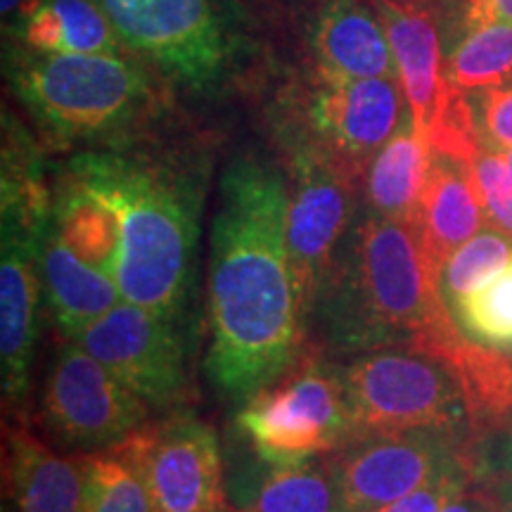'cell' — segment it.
I'll return each mask as SVG.
<instances>
[{"mask_svg": "<svg viewBox=\"0 0 512 512\" xmlns=\"http://www.w3.org/2000/svg\"><path fill=\"white\" fill-rule=\"evenodd\" d=\"M503 157H505V162H508L510 174H512V147H510V150H503Z\"/></svg>", "mask_w": 512, "mask_h": 512, "instance_id": "cell-37", "label": "cell"}, {"mask_svg": "<svg viewBox=\"0 0 512 512\" xmlns=\"http://www.w3.org/2000/svg\"><path fill=\"white\" fill-rule=\"evenodd\" d=\"M79 512H155L140 465L126 441L86 456V486Z\"/></svg>", "mask_w": 512, "mask_h": 512, "instance_id": "cell-25", "label": "cell"}, {"mask_svg": "<svg viewBox=\"0 0 512 512\" xmlns=\"http://www.w3.org/2000/svg\"><path fill=\"white\" fill-rule=\"evenodd\" d=\"M128 53L195 93H211L238 60L219 0H95Z\"/></svg>", "mask_w": 512, "mask_h": 512, "instance_id": "cell-7", "label": "cell"}, {"mask_svg": "<svg viewBox=\"0 0 512 512\" xmlns=\"http://www.w3.org/2000/svg\"><path fill=\"white\" fill-rule=\"evenodd\" d=\"M453 316L413 223L368 211L339 247L311 318L332 354L358 356L415 349Z\"/></svg>", "mask_w": 512, "mask_h": 512, "instance_id": "cell-3", "label": "cell"}, {"mask_svg": "<svg viewBox=\"0 0 512 512\" xmlns=\"http://www.w3.org/2000/svg\"><path fill=\"white\" fill-rule=\"evenodd\" d=\"M219 512H233V510H228V508H221Z\"/></svg>", "mask_w": 512, "mask_h": 512, "instance_id": "cell-38", "label": "cell"}, {"mask_svg": "<svg viewBox=\"0 0 512 512\" xmlns=\"http://www.w3.org/2000/svg\"><path fill=\"white\" fill-rule=\"evenodd\" d=\"M238 422L268 465L337 453L349 444L339 370L318 351L306 349L290 373L245 401Z\"/></svg>", "mask_w": 512, "mask_h": 512, "instance_id": "cell-8", "label": "cell"}, {"mask_svg": "<svg viewBox=\"0 0 512 512\" xmlns=\"http://www.w3.org/2000/svg\"><path fill=\"white\" fill-rule=\"evenodd\" d=\"M446 74L465 93L512 86V24L491 22L465 31L446 57Z\"/></svg>", "mask_w": 512, "mask_h": 512, "instance_id": "cell-26", "label": "cell"}, {"mask_svg": "<svg viewBox=\"0 0 512 512\" xmlns=\"http://www.w3.org/2000/svg\"><path fill=\"white\" fill-rule=\"evenodd\" d=\"M403 98L399 76L344 79L316 69L285 98L278 140L283 150H313L363 181L380 147L408 119Z\"/></svg>", "mask_w": 512, "mask_h": 512, "instance_id": "cell-5", "label": "cell"}, {"mask_svg": "<svg viewBox=\"0 0 512 512\" xmlns=\"http://www.w3.org/2000/svg\"><path fill=\"white\" fill-rule=\"evenodd\" d=\"M311 48L316 69L344 79L399 76L387 31L363 0H330L313 24Z\"/></svg>", "mask_w": 512, "mask_h": 512, "instance_id": "cell-16", "label": "cell"}, {"mask_svg": "<svg viewBox=\"0 0 512 512\" xmlns=\"http://www.w3.org/2000/svg\"><path fill=\"white\" fill-rule=\"evenodd\" d=\"M285 157L290 174L287 252L299 309L311 325L320 292L351 230L361 181L313 150H285Z\"/></svg>", "mask_w": 512, "mask_h": 512, "instance_id": "cell-10", "label": "cell"}, {"mask_svg": "<svg viewBox=\"0 0 512 512\" xmlns=\"http://www.w3.org/2000/svg\"><path fill=\"white\" fill-rule=\"evenodd\" d=\"M50 228L86 264L114 278L121 249V226L117 214L105 202L60 178L53 195Z\"/></svg>", "mask_w": 512, "mask_h": 512, "instance_id": "cell-23", "label": "cell"}, {"mask_svg": "<svg viewBox=\"0 0 512 512\" xmlns=\"http://www.w3.org/2000/svg\"><path fill=\"white\" fill-rule=\"evenodd\" d=\"M5 477L19 512H79L86 486V456H62L22 422L5 434Z\"/></svg>", "mask_w": 512, "mask_h": 512, "instance_id": "cell-18", "label": "cell"}, {"mask_svg": "<svg viewBox=\"0 0 512 512\" xmlns=\"http://www.w3.org/2000/svg\"><path fill=\"white\" fill-rule=\"evenodd\" d=\"M245 512H342L332 453L271 465Z\"/></svg>", "mask_w": 512, "mask_h": 512, "instance_id": "cell-24", "label": "cell"}, {"mask_svg": "<svg viewBox=\"0 0 512 512\" xmlns=\"http://www.w3.org/2000/svg\"><path fill=\"white\" fill-rule=\"evenodd\" d=\"M8 81L57 147L131 143L162 110L155 79L124 55L15 50Z\"/></svg>", "mask_w": 512, "mask_h": 512, "instance_id": "cell-4", "label": "cell"}, {"mask_svg": "<svg viewBox=\"0 0 512 512\" xmlns=\"http://www.w3.org/2000/svg\"><path fill=\"white\" fill-rule=\"evenodd\" d=\"M143 472L155 512H219L223 472L216 432L188 411L147 422L126 441Z\"/></svg>", "mask_w": 512, "mask_h": 512, "instance_id": "cell-13", "label": "cell"}, {"mask_svg": "<svg viewBox=\"0 0 512 512\" xmlns=\"http://www.w3.org/2000/svg\"><path fill=\"white\" fill-rule=\"evenodd\" d=\"M465 166L482 204L486 226L512 238V174L503 152L482 145Z\"/></svg>", "mask_w": 512, "mask_h": 512, "instance_id": "cell-29", "label": "cell"}, {"mask_svg": "<svg viewBox=\"0 0 512 512\" xmlns=\"http://www.w3.org/2000/svg\"><path fill=\"white\" fill-rule=\"evenodd\" d=\"M396 3H411V5H422V8H425V5L432 3V0H396Z\"/></svg>", "mask_w": 512, "mask_h": 512, "instance_id": "cell-36", "label": "cell"}, {"mask_svg": "<svg viewBox=\"0 0 512 512\" xmlns=\"http://www.w3.org/2000/svg\"><path fill=\"white\" fill-rule=\"evenodd\" d=\"M207 171L138 140L69 159L60 178L91 192L121 226L114 268L124 302L181 320L195 287Z\"/></svg>", "mask_w": 512, "mask_h": 512, "instance_id": "cell-2", "label": "cell"}, {"mask_svg": "<svg viewBox=\"0 0 512 512\" xmlns=\"http://www.w3.org/2000/svg\"><path fill=\"white\" fill-rule=\"evenodd\" d=\"M41 273L50 316L69 342L124 299L117 280L86 264L72 247L57 238L50 223L41 247Z\"/></svg>", "mask_w": 512, "mask_h": 512, "instance_id": "cell-19", "label": "cell"}, {"mask_svg": "<svg viewBox=\"0 0 512 512\" xmlns=\"http://www.w3.org/2000/svg\"><path fill=\"white\" fill-rule=\"evenodd\" d=\"M484 479L491 484V489L496 491V496L501 498L505 512H512V432L505 439L501 460L494 472L489 470L484 463Z\"/></svg>", "mask_w": 512, "mask_h": 512, "instance_id": "cell-34", "label": "cell"}, {"mask_svg": "<svg viewBox=\"0 0 512 512\" xmlns=\"http://www.w3.org/2000/svg\"><path fill=\"white\" fill-rule=\"evenodd\" d=\"M441 512H505L501 498L484 479V472L470 486H465L460 494L448 501Z\"/></svg>", "mask_w": 512, "mask_h": 512, "instance_id": "cell-32", "label": "cell"}, {"mask_svg": "<svg viewBox=\"0 0 512 512\" xmlns=\"http://www.w3.org/2000/svg\"><path fill=\"white\" fill-rule=\"evenodd\" d=\"M512 261V238L498 230H484L467 240L441 271V292L451 309L489 275Z\"/></svg>", "mask_w": 512, "mask_h": 512, "instance_id": "cell-28", "label": "cell"}, {"mask_svg": "<svg viewBox=\"0 0 512 512\" xmlns=\"http://www.w3.org/2000/svg\"><path fill=\"white\" fill-rule=\"evenodd\" d=\"M475 110L477 131L482 145L494 150L512 147V86H496L475 91L470 98Z\"/></svg>", "mask_w": 512, "mask_h": 512, "instance_id": "cell-31", "label": "cell"}, {"mask_svg": "<svg viewBox=\"0 0 512 512\" xmlns=\"http://www.w3.org/2000/svg\"><path fill=\"white\" fill-rule=\"evenodd\" d=\"M152 408L76 342L57 349L41 392V425L67 451H112L143 430Z\"/></svg>", "mask_w": 512, "mask_h": 512, "instance_id": "cell-9", "label": "cell"}, {"mask_svg": "<svg viewBox=\"0 0 512 512\" xmlns=\"http://www.w3.org/2000/svg\"><path fill=\"white\" fill-rule=\"evenodd\" d=\"M349 441L413 430L470 432L465 396L437 358L408 347L351 356L339 370Z\"/></svg>", "mask_w": 512, "mask_h": 512, "instance_id": "cell-6", "label": "cell"}, {"mask_svg": "<svg viewBox=\"0 0 512 512\" xmlns=\"http://www.w3.org/2000/svg\"><path fill=\"white\" fill-rule=\"evenodd\" d=\"M152 411L178 413L192 401L188 347L178 320L121 302L74 339Z\"/></svg>", "mask_w": 512, "mask_h": 512, "instance_id": "cell-12", "label": "cell"}, {"mask_svg": "<svg viewBox=\"0 0 512 512\" xmlns=\"http://www.w3.org/2000/svg\"><path fill=\"white\" fill-rule=\"evenodd\" d=\"M3 512H8V510H5V508H3Z\"/></svg>", "mask_w": 512, "mask_h": 512, "instance_id": "cell-39", "label": "cell"}, {"mask_svg": "<svg viewBox=\"0 0 512 512\" xmlns=\"http://www.w3.org/2000/svg\"><path fill=\"white\" fill-rule=\"evenodd\" d=\"M456 320L479 344L512 351V261L453 306Z\"/></svg>", "mask_w": 512, "mask_h": 512, "instance_id": "cell-27", "label": "cell"}, {"mask_svg": "<svg viewBox=\"0 0 512 512\" xmlns=\"http://www.w3.org/2000/svg\"><path fill=\"white\" fill-rule=\"evenodd\" d=\"M456 377L465 396L475 437L501 430L512 420V361L503 351L479 344L463 328L434 344L427 354Z\"/></svg>", "mask_w": 512, "mask_h": 512, "instance_id": "cell-20", "label": "cell"}, {"mask_svg": "<svg viewBox=\"0 0 512 512\" xmlns=\"http://www.w3.org/2000/svg\"><path fill=\"white\" fill-rule=\"evenodd\" d=\"M19 34L29 48L41 53L121 55L124 50L95 0H36Z\"/></svg>", "mask_w": 512, "mask_h": 512, "instance_id": "cell-22", "label": "cell"}, {"mask_svg": "<svg viewBox=\"0 0 512 512\" xmlns=\"http://www.w3.org/2000/svg\"><path fill=\"white\" fill-rule=\"evenodd\" d=\"M484 472V458L470 460V463H460L456 467H448L432 482H427L420 489L411 491L408 496L399 501L384 505L375 512H441L448 501H453L465 486H470Z\"/></svg>", "mask_w": 512, "mask_h": 512, "instance_id": "cell-30", "label": "cell"}, {"mask_svg": "<svg viewBox=\"0 0 512 512\" xmlns=\"http://www.w3.org/2000/svg\"><path fill=\"white\" fill-rule=\"evenodd\" d=\"M484 221L482 204L467 166L453 159L434 155L425 192L415 216L420 252L430 273L441 283L446 261L479 233Z\"/></svg>", "mask_w": 512, "mask_h": 512, "instance_id": "cell-17", "label": "cell"}, {"mask_svg": "<svg viewBox=\"0 0 512 512\" xmlns=\"http://www.w3.org/2000/svg\"><path fill=\"white\" fill-rule=\"evenodd\" d=\"M491 22L512 24V0H465L463 29H477Z\"/></svg>", "mask_w": 512, "mask_h": 512, "instance_id": "cell-33", "label": "cell"}, {"mask_svg": "<svg viewBox=\"0 0 512 512\" xmlns=\"http://www.w3.org/2000/svg\"><path fill=\"white\" fill-rule=\"evenodd\" d=\"M3 219L0 242V363H3V401L12 415L24 406L31 358L38 337V304L43 273L41 247L46 230L15 216Z\"/></svg>", "mask_w": 512, "mask_h": 512, "instance_id": "cell-14", "label": "cell"}, {"mask_svg": "<svg viewBox=\"0 0 512 512\" xmlns=\"http://www.w3.org/2000/svg\"><path fill=\"white\" fill-rule=\"evenodd\" d=\"M34 5H36V0H3V3H0V8H3L5 24H10L12 29L19 31V27H22V22L27 19V15Z\"/></svg>", "mask_w": 512, "mask_h": 512, "instance_id": "cell-35", "label": "cell"}, {"mask_svg": "<svg viewBox=\"0 0 512 512\" xmlns=\"http://www.w3.org/2000/svg\"><path fill=\"white\" fill-rule=\"evenodd\" d=\"M287 209L283 171L256 157L226 166L211 223L204 368L230 399L247 401L271 387L309 349L287 252Z\"/></svg>", "mask_w": 512, "mask_h": 512, "instance_id": "cell-1", "label": "cell"}, {"mask_svg": "<svg viewBox=\"0 0 512 512\" xmlns=\"http://www.w3.org/2000/svg\"><path fill=\"white\" fill-rule=\"evenodd\" d=\"M470 432L413 430L349 441L332 453L342 512H375L420 489L448 467L479 460Z\"/></svg>", "mask_w": 512, "mask_h": 512, "instance_id": "cell-11", "label": "cell"}, {"mask_svg": "<svg viewBox=\"0 0 512 512\" xmlns=\"http://www.w3.org/2000/svg\"><path fill=\"white\" fill-rule=\"evenodd\" d=\"M370 3L375 5L387 31L408 102V114L415 131L425 138L441 107L458 88L446 74V60L441 57L434 19L422 5L396 3V0H370Z\"/></svg>", "mask_w": 512, "mask_h": 512, "instance_id": "cell-15", "label": "cell"}, {"mask_svg": "<svg viewBox=\"0 0 512 512\" xmlns=\"http://www.w3.org/2000/svg\"><path fill=\"white\" fill-rule=\"evenodd\" d=\"M434 164V150L408 117L368 164L363 185L370 214L415 223Z\"/></svg>", "mask_w": 512, "mask_h": 512, "instance_id": "cell-21", "label": "cell"}]
</instances>
